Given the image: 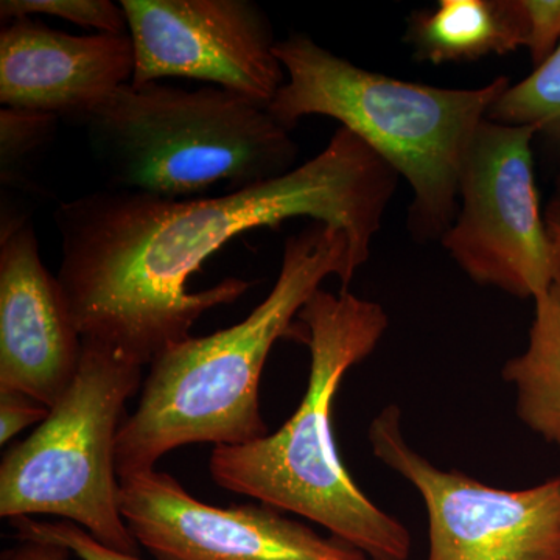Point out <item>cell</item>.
<instances>
[{
    "label": "cell",
    "mask_w": 560,
    "mask_h": 560,
    "mask_svg": "<svg viewBox=\"0 0 560 560\" xmlns=\"http://www.w3.org/2000/svg\"><path fill=\"white\" fill-rule=\"evenodd\" d=\"M143 368L83 340L79 372L27 440L0 464V517L50 515L75 523L105 547L139 556L120 511L117 436Z\"/></svg>",
    "instance_id": "6"
},
{
    "label": "cell",
    "mask_w": 560,
    "mask_h": 560,
    "mask_svg": "<svg viewBox=\"0 0 560 560\" xmlns=\"http://www.w3.org/2000/svg\"><path fill=\"white\" fill-rule=\"evenodd\" d=\"M544 215L551 237L555 238V242L558 243V245H560V178L558 179V183H556V189L552 191Z\"/></svg>",
    "instance_id": "21"
},
{
    "label": "cell",
    "mask_w": 560,
    "mask_h": 560,
    "mask_svg": "<svg viewBox=\"0 0 560 560\" xmlns=\"http://www.w3.org/2000/svg\"><path fill=\"white\" fill-rule=\"evenodd\" d=\"M298 319L312 360L300 407L276 433L213 447L210 475L220 488L318 523L371 560H408L410 533L352 480L331 427L342 378L377 348L388 315L377 302L348 290H318Z\"/></svg>",
    "instance_id": "3"
},
{
    "label": "cell",
    "mask_w": 560,
    "mask_h": 560,
    "mask_svg": "<svg viewBox=\"0 0 560 560\" xmlns=\"http://www.w3.org/2000/svg\"><path fill=\"white\" fill-rule=\"evenodd\" d=\"M58 117L33 110L0 109V178L9 186H20L24 167L51 142Z\"/></svg>",
    "instance_id": "17"
},
{
    "label": "cell",
    "mask_w": 560,
    "mask_h": 560,
    "mask_svg": "<svg viewBox=\"0 0 560 560\" xmlns=\"http://www.w3.org/2000/svg\"><path fill=\"white\" fill-rule=\"evenodd\" d=\"M526 39L521 0H440L434 10L415 11L405 33L416 60L436 66L503 57Z\"/></svg>",
    "instance_id": "13"
},
{
    "label": "cell",
    "mask_w": 560,
    "mask_h": 560,
    "mask_svg": "<svg viewBox=\"0 0 560 560\" xmlns=\"http://www.w3.org/2000/svg\"><path fill=\"white\" fill-rule=\"evenodd\" d=\"M49 412L46 405L24 394L0 389V444L7 445L27 427L44 422Z\"/></svg>",
    "instance_id": "20"
},
{
    "label": "cell",
    "mask_w": 560,
    "mask_h": 560,
    "mask_svg": "<svg viewBox=\"0 0 560 560\" xmlns=\"http://www.w3.org/2000/svg\"><path fill=\"white\" fill-rule=\"evenodd\" d=\"M368 438L375 458L425 503L427 560H560V477L510 490L442 470L405 441L396 405L372 420Z\"/></svg>",
    "instance_id": "8"
},
{
    "label": "cell",
    "mask_w": 560,
    "mask_h": 560,
    "mask_svg": "<svg viewBox=\"0 0 560 560\" xmlns=\"http://www.w3.org/2000/svg\"><path fill=\"white\" fill-rule=\"evenodd\" d=\"M287 81L267 110L285 130L326 116L359 136L412 189L408 226L420 242L442 238L459 206L464 161L508 77L478 90H448L372 72L331 54L304 33L278 40Z\"/></svg>",
    "instance_id": "4"
},
{
    "label": "cell",
    "mask_w": 560,
    "mask_h": 560,
    "mask_svg": "<svg viewBox=\"0 0 560 560\" xmlns=\"http://www.w3.org/2000/svg\"><path fill=\"white\" fill-rule=\"evenodd\" d=\"M83 127L109 189L165 200L230 191L293 171L298 145L261 106L221 88L124 84Z\"/></svg>",
    "instance_id": "5"
},
{
    "label": "cell",
    "mask_w": 560,
    "mask_h": 560,
    "mask_svg": "<svg viewBox=\"0 0 560 560\" xmlns=\"http://www.w3.org/2000/svg\"><path fill=\"white\" fill-rule=\"evenodd\" d=\"M488 120L533 128L560 147V43L530 75L501 94Z\"/></svg>",
    "instance_id": "15"
},
{
    "label": "cell",
    "mask_w": 560,
    "mask_h": 560,
    "mask_svg": "<svg viewBox=\"0 0 560 560\" xmlns=\"http://www.w3.org/2000/svg\"><path fill=\"white\" fill-rule=\"evenodd\" d=\"M135 73L131 86L165 77L206 81L267 109L287 73L270 18L249 0H121Z\"/></svg>",
    "instance_id": "9"
},
{
    "label": "cell",
    "mask_w": 560,
    "mask_h": 560,
    "mask_svg": "<svg viewBox=\"0 0 560 560\" xmlns=\"http://www.w3.org/2000/svg\"><path fill=\"white\" fill-rule=\"evenodd\" d=\"M534 304L528 346L501 374L514 386L518 419L560 451V280Z\"/></svg>",
    "instance_id": "14"
},
{
    "label": "cell",
    "mask_w": 560,
    "mask_h": 560,
    "mask_svg": "<svg viewBox=\"0 0 560 560\" xmlns=\"http://www.w3.org/2000/svg\"><path fill=\"white\" fill-rule=\"evenodd\" d=\"M135 73L130 33L69 35L35 18L0 31L3 108L50 114L83 125Z\"/></svg>",
    "instance_id": "12"
},
{
    "label": "cell",
    "mask_w": 560,
    "mask_h": 560,
    "mask_svg": "<svg viewBox=\"0 0 560 560\" xmlns=\"http://www.w3.org/2000/svg\"><path fill=\"white\" fill-rule=\"evenodd\" d=\"M399 173L340 128L311 161L245 189L165 200L139 191H92L61 202L60 280L83 340L139 366L189 340L206 312L241 300L249 280L228 278L191 293L187 280L237 235L311 219L341 230L361 267L396 191Z\"/></svg>",
    "instance_id": "1"
},
{
    "label": "cell",
    "mask_w": 560,
    "mask_h": 560,
    "mask_svg": "<svg viewBox=\"0 0 560 560\" xmlns=\"http://www.w3.org/2000/svg\"><path fill=\"white\" fill-rule=\"evenodd\" d=\"M529 127L486 119L459 179V206L441 243L475 283L539 300L560 280V245L541 213Z\"/></svg>",
    "instance_id": "7"
},
{
    "label": "cell",
    "mask_w": 560,
    "mask_h": 560,
    "mask_svg": "<svg viewBox=\"0 0 560 560\" xmlns=\"http://www.w3.org/2000/svg\"><path fill=\"white\" fill-rule=\"evenodd\" d=\"M119 501L132 536L156 560H371L259 501L202 503L165 471L121 478Z\"/></svg>",
    "instance_id": "10"
},
{
    "label": "cell",
    "mask_w": 560,
    "mask_h": 560,
    "mask_svg": "<svg viewBox=\"0 0 560 560\" xmlns=\"http://www.w3.org/2000/svg\"><path fill=\"white\" fill-rule=\"evenodd\" d=\"M60 18L97 33H128L127 13L110 0H2L0 20L13 22L33 16Z\"/></svg>",
    "instance_id": "18"
},
{
    "label": "cell",
    "mask_w": 560,
    "mask_h": 560,
    "mask_svg": "<svg viewBox=\"0 0 560 560\" xmlns=\"http://www.w3.org/2000/svg\"><path fill=\"white\" fill-rule=\"evenodd\" d=\"M360 267L337 228L312 221L287 238L275 287L242 323L190 337L150 364L138 408L117 436L119 480L154 470L162 456L186 445L232 447L267 436L259 386L272 346L290 334L324 279L335 276L348 290Z\"/></svg>",
    "instance_id": "2"
},
{
    "label": "cell",
    "mask_w": 560,
    "mask_h": 560,
    "mask_svg": "<svg viewBox=\"0 0 560 560\" xmlns=\"http://www.w3.org/2000/svg\"><path fill=\"white\" fill-rule=\"evenodd\" d=\"M83 338L28 219L2 220L0 389L54 407L79 372Z\"/></svg>",
    "instance_id": "11"
},
{
    "label": "cell",
    "mask_w": 560,
    "mask_h": 560,
    "mask_svg": "<svg viewBox=\"0 0 560 560\" xmlns=\"http://www.w3.org/2000/svg\"><path fill=\"white\" fill-rule=\"evenodd\" d=\"M528 39L526 49L534 68L541 65L560 43V0H521Z\"/></svg>",
    "instance_id": "19"
},
{
    "label": "cell",
    "mask_w": 560,
    "mask_h": 560,
    "mask_svg": "<svg viewBox=\"0 0 560 560\" xmlns=\"http://www.w3.org/2000/svg\"><path fill=\"white\" fill-rule=\"evenodd\" d=\"M10 525L21 544L3 551L2 560H143L105 547L72 522L20 517Z\"/></svg>",
    "instance_id": "16"
}]
</instances>
